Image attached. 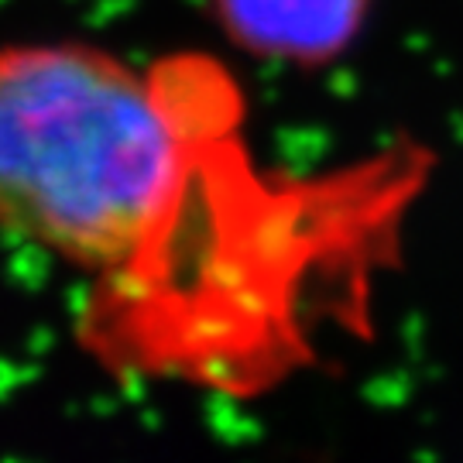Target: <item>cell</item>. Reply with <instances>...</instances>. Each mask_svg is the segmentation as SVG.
<instances>
[{
    "label": "cell",
    "mask_w": 463,
    "mask_h": 463,
    "mask_svg": "<svg viewBox=\"0 0 463 463\" xmlns=\"http://www.w3.org/2000/svg\"><path fill=\"white\" fill-rule=\"evenodd\" d=\"M244 99L216 59L137 66L80 38L0 49V233L97 281L165 241Z\"/></svg>",
    "instance_id": "obj_1"
},
{
    "label": "cell",
    "mask_w": 463,
    "mask_h": 463,
    "mask_svg": "<svg viewBox=\"0 0 463 463\" xmlns=\"http://www.w3.org/2000/svg\"><path fill=\"white\" fill-rule=\"evenodd\" d=\"M237 52L275 66L319 69L354 49L371 0H206Z\"/></svg>",
    "instance_id": "obj_2"
}]
</instances>
